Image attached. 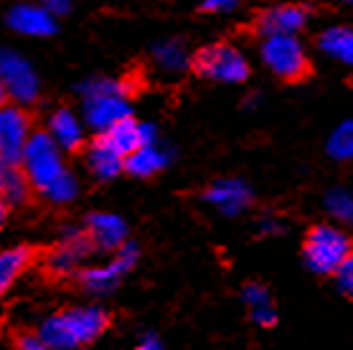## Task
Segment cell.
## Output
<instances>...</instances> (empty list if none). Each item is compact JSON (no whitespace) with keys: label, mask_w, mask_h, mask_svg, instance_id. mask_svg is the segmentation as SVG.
<instances>
[{"label":"cell","mask_w":353,"mask_h":350,"mask_svg":"<svg viewBox=\"0 0 353 350\" xmlns=\"http://www.w3.org/2000/svg\"><path fill=\"white\" fill-rule=\"evenodd\" d=\"M18 167L23 170L28 185L36 188L48 203L66 206L79 196V178L66 167L64 152L46 132H33Z\"/></svg>","instance_id":"obj_1"},{"label":"cell","mask_w":353,"mask_h":350,"mask_svg":"<svg viewBox=\"0 0 353 350\" xmlns=\"http://www.w3.org/2000/svg\"><path fill=\"white\" fill-rule=\"evenodd\" d=\"M132 87L125 79L112 76H89L79 84L81 96V120L87 130H94L97 135L107 132L117 122L132 117V102H130Z\"/></svg>","instance_id":"obj_2"},{"label":"cell","mask_w":353,"mask_h":350,"mask_svg":"<svg viewBox=\"0 0 353 350\" xmlns=\"http://www.w3.org/2000/svg\"><path fill=\"white\" fill-rule=\"evenodd\" d=\"M107 325L110 315L99 305H79L46 318L41 322L39 335L48 350H77L97 340L107 330Z\"/></svg>","instance_id":"obj_3"},{"label":"cell","mask_w":353,"mask_h":350,"mask_svg":"<svg viewBox=\"0 0 353 350\" xmlns=\"http://www.w3.org/2000/svg\"><path fill=\"white\" fill-rule=\"evenodd\" d=\"M0 89L6 94V102L28 107L39 102L41 96V76L39 69L26 54H21L13 46L0 43Z\"/></svg>","instance_id":"obj_4"},{"label":"cell","mask_w":353,"mask_h":350,"mask_svg":"<svg viewBox=\"0 0 353 350\" xmlns=\"http://www.w3.org/2000/svg\"><path fill=\"white\" fill-rule=\"evenodd\" d=\"M193 69L201 79L214 81V84H241L252 74L247 54L226 41L201 48L199 54L193 56Z\"/></svg>","instance_id":"obj_5"},{"label":"cell","mask_w":353,"mask_h":350,"mask_svg":"<svg viewBox=\"0 0 353 350\" xmlns=\"http://www.w3.org/2000/svg\"><path fill=\"white\" fill-rule=\"evenodd\" d=\"M351 239L348 234L330 223H318L307 231L305 244H303V256L305 264L315 274H336L338 267L351 254Z\"/></svg>","instance_id":"obj_6"},{"label":"cell","mask_w":353,"mask_h":350,"mask_svg":"<svg viewBox=\"0 0 353 350\" xmlns=\"http://www.w3.org/2000/svg\"><path fill=\"white\" fill-rule=\"evenodd\" d=\"M259 61L282 81L303 79L310 69L307 48L300 36H265L259 41Z\"/></svg>","instance_id":"obj_7"},{"label":"cell","mask_w":353,"mask_h":350,"mask_svg":"<svg viewBox=\"0 0 353 350\" xmlns=\"http://www.w3.org/2000/svg\"><path fill=\"white\" fill-rule=\"evenodd\" d=\"M137 256H140L137 244L125 241V244L114 251L112 262L102 264V267H87V269H81L79 282H81V287H84V292H89V295H94V297L110 295L114 287L120 285V279L137 264Z\"/></svg>","instance_id":"obj_8"},{"label":"cell","mask_w":353,"mask_h":350,"mask_svg":"<svg viewBox=\"0 0 353 350\" xmlns=\"http://www.w3.org/2000/svg\"><path fill=\"white\" fill-rule=\"evenodd\" d=\"M31 135V117L26 114L23 107L8 102L3 104L0 107V163L18 165Z\"/></svg>","instance_id":"obj_9"},{"label":"cell","mask_w":353,"mask_h":350,"mask_svg":"<svg viewBox=\"0 0 353 350\" xmlns=\"http://www.w3.org/2000/svg\"><path fill=\"white\" fill-rule=\"evenodd\" d=\"M3 23L23 39H48L57 31V18L41 8L36 0H13L3 10Z\"/></svg>","instance_id":"obj_10"},{"label":"cell","mask_w":353,"mask_h":350,"mask_svg":"<svg viewBox=\"0 0 353 350\" xmlns=\"http://www.w3.org/2000/svg\"><path fill=\"white\" fill-rule=\"evenodd\" d=\"M310 23V8L305 3H272L257 16V33L265 36H300Z\"/></svg>","instance_id":"obj_11"},{"label":"cell","mask_w":353,"mask_h":350,"mask_svg":"<svg viewBox=\"0 0 353 350\" xmlns=\"http://www.w3.org/2000/svg\"><path fill=\"white\" fill-rule=\"evenodd\" d=\"M59 150L64 152H77L87 145V125L81 120L79 112L69 110V107H59L48 114L46 130H43Z\"/></svg>","instance_id":"obj_12"},{"label":"cell","mask_w":353,"mask_h":350,"mask_svg":"<svg viewBox=\"0 0 353 350\" xmlns=\"http://www.w3.org/2000/svg\"><path fill=\"white\" fill-rule=\"evenodd\" d=\"M252 198H254V193H252L247 181H241V178H219L203 191V200L224 216L244 214Z\"/></svg>","instance_id":"obj_13"},{"label":"cell","mask_w":353,"mask_h":350,"mask_svg":"<svg viewBox=\"0 0 353 350\" xmlns=\"http://www.w3.org/2000/svg\"><path fill=\"white\" fill-rule=\"evenodd\" d=\"M84 234H87L92 249H99V251H117V249L128 241V223L117 214L97 211V214L87 216Z\"/></svg>","instance_id":"obj_14"},{"label":"cell","mask_w":353,"mask_h":350,"mask_svg":"<svg viewBox=\"0 0 353 350\" xmlns=\"http://www.w3.org/2000/svg\"><path fill=\"white\" fill-rule=\"evenodd\" d=\"M89 254H92V244H89L84 229H66L61 241L48 254V269L51 274H61V277L72 274L84 264Z\"/></svg>","instance_id":"obj_15"},{"label":"cell","mask_w":353,"mask_h":350,"mask_svg":"<svg viewBox=\"0 0 353 350\" xmlns=\"http://www.w3.org/2000/svg\"><path fill=\"white\" fill-rule=\"evenodd\" d=\"M150 64L165 79H178L193 66V54L183 39H161L150 48Z\"/></svg>","instance_id":"obj_16"},{"label":"cell","mask_w":353,"mask_h":350,"mask_svg":"<svg viewBox=\"0 0 353 350\" xmlns=\"http://www.w3.org/2000/svg\"><path fill=\"white\" fill-rule=\"evenodd\" d=\"M97 137H102L112 150L120 152L122 158H128L130 152H135L140 145L158 143V127L150 122H137L135 117H128V120L117 122L114 127H110L107 132Z\"/></svg>","instance_id":"obj_17"},{"label":"cell","mask_w":353,"mask_h":350,"mask_svg":"<svg viewBox=\"0 0 353 350\" xmlns=\"http://www.w3.org/2000/svg\"><path fill=\"white\" fill-rule=\"evenodd\" d=\"M84 163H87V170L94 175L97 181H112L125 170V158L117 150H112L102 137L92 140L84 147Z\"/></svg>","instance_id":"obj_18"},{"label":"cell","mask_w":353,"mask_h":350,"mask_svg":"<svg viewBox=\"0 0 353 350\" xmlns=\"http://www.w3.org/2000/svg\"><path fill=\"white\" fill-rule=\"evenodd\" d=\"M170 163V150L163 147L161 143L140 145L135 152H130L125 158V170L135 178H153L161 170H165Z\"/></svg>","instance_id":"obj_19"},{"label":"cell","mask_w":353,"mask_h":350,"mask_svg":"<svg viewBox=\"0 0 353 350\" xmlns=\"http://www.w3.org/2000/svg\"><path fill=\"white\" fill-rule=\"evenodd\" d=\"M318 48L330 61L353 69V25H328L318 36Z\"/></svg>","instance_id":"obj_20"},{"label":"cell","mask_w":353,"mask_h":350,"mask_svg":"<svg viewBox=\"0 0 353 350\" xmlns=\"http://www.w3.org/2000/svg\"><path fill=\"white\" fill-rule=\"evenodd\" d=\"M33 262L31 247H13L0 251V295H6L10 287L16 285V279L23 274Z\"/></svg>","instance_id":"obj_21"},{"label":"cell","mask_w":353,"mask_h":350,"mask_svg":"<svg viewBox=\"0 0 353 350\" xmlns=\"http://www.w3.org/2000/svg\"><path fill=\"white\" fill-rule=\"evenodd\" d=\"M241 297H244V305L249 307V315H252V320H254L257 325L270 327L277 322V312H274L272 297H270V292H267L262 285L249 282V285L244 287V295Z\"/></svg>","instance_id":"obj_22"},{"label":"cell","mask_w":353,"mask_h":350,"mask_svg":"<svg viewBox=\"0 0 353 350\" xmlns=\"http://www.w3.org/2000/svg\"><path fill=\"white\" fill-rule=\"evenodd\" d=\"M0 196L10 206L26 203V198L31 196V185H28L23 170L18 165H3V170H0Z\"/></svg>","instance_id":"obj_23"},{"label":"cell","mask_w":353,"mask_h":350,"mask_svg":"<svg viewBox=\"0 0 353 350\" xmlns=\"http://www.w3.org/2000/svg\"><path fill=\"white\" fill-rule=\"evenodd\" d=\"M325 150L338 163H348L353 160V120H343L333 132L328 135Z\"/></svg>","instance_id":"obj_24"},{"label":"cell","mask_w":353,"mask_h":350,"mask_svg":"<svg viewBox=\"0 0 353 350\" xmlns=\"http://www.w3.org/2000/svg\"><path fill=\"white\" fill-rule=\"evenodd\" d=\"M325 208L333 218L343 223H353V193L345 188H333L325 196Z\"/></svg>","instance_id":"obj_25"},{"label":"cell","mask_w":353,"mask_h":350,"mask_svg":"<svg viewBox=\"0 0 353 350\" xmlns=\"http://www.w3.org/2000/svg\"><path fill=\"white\" fill-rule=\"evenodd\" d=\"M336 282H338V289H341L343 295L353 297V251L345 256V262L338 267Z\"/></svg>","instance_id":"obj_26"},{"label":"cell","mask_w":353,"mask_h":350,"mask_svg":"<svg viewBox=\"0 0 353 350\" xmlns=\"http://www.w3.org/2000/svg\"><path fill=\"white\" fill-rule=\"evenodd\" d=\"M241 0H201V10L206 13H229V10L239 8Z\"/></svg>","instance_id":"obj_27"},{"label":"cell","mask_w":353,"mask_h":350,"mask_svg":"<svg viewBox=\"0 0 353 350\" xmlns=\"http://www.w3.org/2000/svg\"><path fill=\"white\" fill-rule=\"evenodd\" d=\"M16 350H48V345L41 340L39 333H23V335H18Z\"/></svg>","instance_id":"obj_28"},{"label":"cell","mask_w":353,"mask_h":350,"mask_svg":"<svg viewBox=\"0 0 353 350\" xmlns=\"http://www.w3.org/2000/svg\"><path fill=\"white\" fill-rule=\"evenodd\" d=\"M36 3H39L41 8H46L54 18H59V16H66L72 10L74 0H36Z\"/></svg>","instance_id":"obj_29"},{"label":"cell","mask_w":353,"mask_h":350,"mask_svg":"<svg viewBox=\"0 0 353 350\" xmlns=\"http://www.w3.org/2000/svg\"><path fill=\"white\" fill-rule=\"evenodd\" d=\"M132 350H163V342L155 333H148V335H143V338L137 340V345Z\"/></svg>","instance_id":"obj_30"},{"label":"cell","mask_w":353,"mask_h":350,"mask_svg":"<svg viewBox=\"0 0 353 350\" xmlns=\"http://www.w3.org/2000/svg\"><path fill=\"white\" fill-rule=\"evenodd\" d=\"M259 229H262V234H280L282 223L277 221L274 216H267V218H262V221H259Z\"/></svg>","instance_id":"obj_31"},{"label":"cell","mask_w":353,"mask_h":350,"mask_svg":"<svg viewBox=\"0 0 353 350\" xmlns=\"http://www.w3.org/2000/svg\"><path fill=\"white\" fill-rule=\"evenodd\" d=\"M6 218H8V203H6V200H3V196H0V229H3Z\"/></svg>","instance_id":"obj_32"},{"label":"cell","mask_w":353,"mask_h":350,"mask_svg":"<svg viewBox=\"0 0 353 350\" xmlns=\"http://www.w3.org/2000/svg\"><path fill=\"white\" fill-rule=\"evenodd\" d=\"M330 3H336V6H348V8H353V0H330Z\"/></svg>","instance_id":"obj_33"},{"label":"cell","mask_w":353,"mask_h":350,"mask_svg":"<svg viewBox=\"0 0 353 350\" xmlns=\"http://www.w3.org/2000/svg\"><path fill=\"white\" fill-rule=\"evenodd\" d=\"M6 104V94H3V89H0V107Z\"/></svg>","instance_id":"obj_34"}]
</instances>
